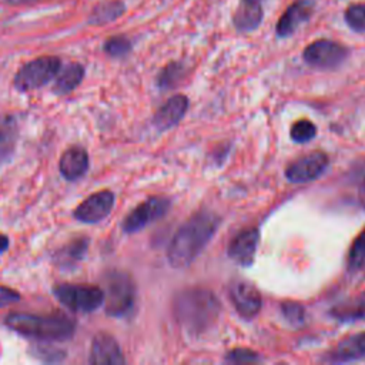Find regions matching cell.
Masks as SVG:
<instances>
[{
  "instance_id": "cell-1",
  "label": "cell",
  "mask_w": 365,
  "mask_h": 365,
  "mask_svg": "<svg viewBox=\"0 0 365 365\" xmlns=\"http://www.w3.org/2000/svg\"><path fill=\"white\" fill-rule=\"evenodd\" d=\"M220 222L221 218L208 210L191 215L170 241L167 250L170 265L174 268L188 267L210 242Z\"/></svg>"
},
{
  "instance_id": "cell-2",
  "label": "cell",
  "mask_w": 365,
  "mask_h": 365,
  "mask_svg": "<svg viewBox=\"0 0 365 365\" xmlns=\"http://www.w3.org/2000/svg\"><path fill=\"white\" fill-rule=\"evenodd\" d=\"M175 321L190 335L208 331L218 319L221 307L217 297L207 288H185L180 291L173 304Z\"/></svg>"
},
{
  "instance_id": "cell-3",
  "label": "cell",
  "mask_w": 365,
  "mask_h": 365,
  "mask_svg": "<svg viewBox=\"0 0 365 365\" xmlns=\"http://www.w3.org/2000/svg\"><path fill=\"white\" fill-rule=\"evenodd\" d=\"M4 322L14 332L38 341H66L76 331V322L63 314L11 312Z\"/></svg>"
},
{
  "instance_id": "cell-4",
  "label": "cell",
  "mask_w": 365,
  "mask_h": 365,
  "mask_svg": "<svg viewBox=\"0 0 365 365\" xmlns=\"http://www.w3.org/2000/svg\"><path fill=\"white\" fill-rule=\"evenodd\" d=\"M104 309L115 318L127 317L135 305V285L130 274L124 271H110L104 279Z\"/></svg>"
},
{
  "instance_id": "cell-5",
  "label": "cell",
  "mask_w": 365,
  "mask_h": 365,
  "mask_svg": "<svg viewBox=\"0 0 365 365\" xmlns=\"http://www.w3.org/2000/svg\"><path fill=\"white\" fill-rule=\"evenodd\" d=\"M60 68L61 61L58 57L43 56L21 66L14 76L13 84L19 91H31L50 83Z\"/></svg>"
},
{
  "instance_id": "cell-6",
  "label": "cell",
  "mask_w": 365,
  "mask_h": 365,
  "mask_svg": "<svg viewBox=\"0 0 365 365\" xmlns=\"http://www.w3.org/2000/svg\"><path fill=\"white\" fill-rule=\"evenodd\" d=\"M53 292L61 305L74 312H93L104 301L103 289L93 285L60 284Z\"/></svg>"
},
{
  "instance_id": "cell-7",
  "label": "cell",
  "mask_w": 365,
  "mask_h": 365,
  "mask_svg": "<svg viewBox=\"0 0 365 365\" xmlns=\"http://www.w3.org/2000/svg\"><path fill=\"white\" fill-rule=\"evenodd\" d=\"M349 50L334 40L321 38L308 44L302 53L304 61L315 68L329 70L341 66L348 57Z\"/></svg>"
},
{
  "instance_id": "cell-8",
  "label": "cell",
  "mask_w": 365,
  "mask_h": 365,
  "mask_svg": "<svg viewBox=\"0 0 365 365\" xmlns=\"http://www.w3.org/2000/svg\"><path fill=\"white\" fill-rule=\"evenodd\" d=\"M170 210V200L163 195L150 197L138 207H135L123 220L121 228L127 234H134L150 225L151 222L160 220Z\"/></svg>"
},
{
  "instance_id": "cell-9",
  "label": "cell",
  "mask_w": 365,
  "mask_h": 365,
  "mask_svg": "<svg viewBox=\"0 0 365 365\" xmlns=\"http://www.w3.org/2000/svg\"><path fill=\"white\" fill-rule=\"evenodd\" d=\"M329 160L324 151H314L299 157L288 165L285 177L289 182L302 184L319 178L328 168Z\"/></svg>"
},
{
  "instance_id": "cell-10",
  "label": "cell",
  "mask_w": 365,
  "mask_h": 365,
  "mask_svg": "<svg viewBox=\"0 0 365 365\" xmlns=\"http://www.w3.org/2000/svg\"><path fill=\"white\" fill-rule=\"evenodd\" d=\"M113 205L114 194L108 190L98 191L78 204L74 210V217L84 224H97L111 212Z\"/></svg>"
},
{
  "instance_id": "cell-11",
  "label": "cell",
  "mask_w": 365,
  "mask_h": 365,
  "mask_svg": "<svg viewBox=\"0 0 365 365\" xmlns=\"http://www.w3.org/2000/svg\"><path fill=\"white\" fill-rule=\"evenodd\" d=\"M230 299L234 304L237 312L245 319L254 318L262 305L259 291L255 288V285L244 279L234 281L230 285Z\"/></svg>"
},
{
  "instance_id": "cell-12",
  "label": "cell",
  "mask_w": 365,
  "mask_h": 365,
  "mask_svg": "<svg viewBox=\"0 0 365 365\" xmlns=\"http://www.w3.org/2000/svg\"><path fill=\"white\" fill-rule=\"evenodd\" d=\"M314 0H295L281 14L277 21L275 33L278 37L285 38L294 34L298 27L309 20L314 13Z\"/></svg>"
},
{
  "instance_id": "cell-13",
  "label": "cell",
  "mask_w": 365,
  "mask_h": 365,
  "mask_svg": "<svg viewBox=\"0 0 365 365\" xmlns=\"http://www.w3.org/2000/svg\"><path fill=\"white\" fill-rule=\"evenodd\" d=\"M88 362L96 365H120L125 362V358L123 356L117 341L111 335L98 332L93 338Z\"/></svg>"
},
{
  "instance_id": "cell-14",
  "label": "cell",
  "mask_w": 365,
  "mask_h": 365,
  "mask_svg": "<svg viewBox=\"0 0 365 365\" xmlns=\"http://www.w3.org/2000/svg\"><path fill=\"white\" fill-rule=\"evenodd\" d=\"M258 240L259 232L257 228L241 231L231 240L228 245V257L242 267L251 265L258 247Z\"/></svg>"
},
{
  "instance_id": "cell-15",
  "label": "cell",
  "mask_w": 365,
  "mask_h": 365,
  "mask_svg": "<svg viewBox=\"0 0 365 365\" xmlns=\"http://www.w3.org/2000/svg\"><path fill=\"white\" fill-rule=\"evenodd\" d=\"M365 356V332L354 334L344 338L332 351L324 358L327 362L344 364L358 361Z\"/></svg>"
},
{
  "instance_id": "cell-16",
  "label": "cell",
  "mask_w": 365,
  "mask_h": 365,
  "mask_svg": "<svg viewBox=\"0 0 365 365\" xmlns=\"http://www.w3.org/2000/svg\"><path fill=\"white\" fill-rule=\"evenodd\" d=\"M188 107V98L182 94L170 97L154 114L153 123L160 131L168 130L180 123Z\"/></svg>"
},
{
  "instance_id": "cell-17",
  "label": "cell",
  "mask_w": 365,
  "mask_h": 365,
  "mask_svg": "<svg viewBox=\"0 0 365 365\" xmlns=\"http://www.w3.org/2000/svg\"><path fill=\"white\" fill-rule=\"evenodd\" d=\"M58 168L61 175L67 181H76L86 174L88 170V154L81 147H70L67 148L58 163Z\"/></svg>"
},
{
  "instance_id": "cell-18",
  "label": "cell",
  "mask_w": 365,
  "mask_h": 365,
  "mask_svg": "<svg viewBox=\"0 0 365 365\" xmlns=\"http://www.w3.org/2000/svg\"><path fill=\"white\" fill-rule=\"evenodd\" d=\"M19 123L13 114H0V167L6 164L17 145Z\"/></svg>"
},
{
  "instance_id": "cell-19",
  "label": "cell",
  "mask_w": 365,
  "mask_h": 365,
  "mask_svg": "<svg viewBox=\"0 0 365 365\" xmlns=\"http://www.w3.org/2000/svg\"><path fill=\"white\" fill-rule=\"evenodd\" d=\"M331 317L341 322H351L365 318V291H361L356 295H352L336 305L329 311Z\"/></svg>"
},
{
  "instance_id": "cell-20",
  "label": "cell",
  "mask_w": 365,
  "mask_h": 365,
  "mask_svg": "<svg viewBox=\"0 0 365 365\" xmlns=\"http://www.w3.org/2000/svg\"><path fill=\"white\" fill-rule=\"evenodd\" d=\"M262 16H264L262 6L248 4L241 1L232 16V23L235 29L240 31H251L261 24Z\"/></svg>"
},
{
  "instance_id": "cell-21",
  "label": "cell",
  "mask_w": 365,
  "mask_h": 365,
  "mask_svg": "<svg viewBox=\"0 0 365 365\" xmlns=\"http://www.w3.org/2000/svg\"><path fill=\"white\" fill-rule=\"evenodd\" d=\"M84 77V67L80 63H70L64 68H60L54 81L53 91L57 94H67L73 91Z\"/></svg>"
},
{
  "instance_id": "cell-22",
  "label": "cell",
  "mask_w": 365,
  "mask_h": 365,
  "mask_svg": "<svg viewBox=\"0 0 365 365\" xmlns=\"http://www.w3.org/2000/svg\"><path fill=\"white\" fill-rule=\"evenodd\" d=\"M124 11H125V6L121 0H103L93 9L88 17V23L93 26L107 24L118 19Z\"/></svg>"
},
{
  "instance_id": "cell-23",
  "label": "cell",
  "mask_w": 365,
  "mask_h": 365,
  "mask_svg": "<svg viewBox=\"0 0 365 365\" xmlns=\"http://www.w3.org/2000/svg\"><path fill=\"white\" fill-rule=\"evenodd\" d=\"M87 248H88V240L86 237L76 238L67 242L64 247H61L56 252V262L58 265L70 267L83 259V257L87 252Z\"/></svg>"
},
{
  "instance_id": "cell-24",
  "label": "cell",
  "mask_w": 365,
  "mask_h": 365,
  "mask_svg": "<svg viewBox=\"0 0 365 365\" xmlns=\"http://www.w3.org/2000/svg\"><path fill=\"white\" fill-rule=\"evenodd\" d=\"M182 76H184V66L178 61H173L160 71L157 77V86L163 90L171 88L181 80Z\"/></svg>"
},
{
  "instance_id": "cell-25",
  "label": "cell",
  "mask_w": 365,
  "mask_h": 365,
  "mask_svg": "<svg viewBox=\"0 0 365 365\" xmlns=\"http://www.w3.org/2000/svg\"><path fill=\"white\" fill-rule=\"evenodd\" d=\"M348 267L351 271L365 268V230L356 237V240L351 245L348 254Z\"/></svg>"
},
{
  "instance_id": "cell-26",
  "label": "cell",
  "mask_w": 365,
  "mask_h": 365,
  "mask_svg": "<svg viewBox=\"0 0 365 365\" xmlns=\"http://www.w3.org/2000/svg\"><path fill=\"white\" fill-rule=\"evenodd\" d=\"M344 17L349 29L358 33H365V3H355L348 6Z\"/></svg>"
},
{
  "instance_id": "cell-27",
  "label": "cell",
  "mask_w": 365,
  "mask_h": 365,
  "mask_svg": "<svg viewBox=\"0 0 365 365\" xmlns=\"http://www.w3.org/2000/svg\"><path fill=\"white\" fill-rule=\"evenodd\" d=\"M289 134H291L292 141H295V143H307V141H309V140H312L315 137L317 127H315V124L312 121L302 118V120L294 123V125L291 127Z\"/></svg>"
},
{
  "instance_id": "cell-28",
  "label": "cell",
  "mask_w": 365,
  "mask_h": 365,
  "mask_svg": "<svg viewBox=\"0 0 365 365\" xmlns=\"http://www.w3.org/2000/svg\"><path fill=\"white\" fill-rule=\"evenodd\" d=\"M131 50V41L124 36H114L104 43V51L111 57H123Z\"/></svg>"
},
{
  "instance_id": "cell-29",
  "label": "cell",
  "mask_w": 365,
  "mask_h": 365,
  "mask_svg": "<svg viewBox=\"0 0 365 365\" xmlns=\"http://www.w3.org/2000/svg\"><path fill=\"white\" fill-rule=\"evenodd\" d=\"M281 311L292 325H301L304 322L305 308L301 304L294 301H285L281 304Z\"/></svg>"
},
{
  "instance_id": "cell-30",
  "label": "cell",
  "mask_w": 365,
  "mask_h": 365,
  "mask_svg": "<svg viewBox=\"0 0 365 365\" xmlns=\"http://www.w3.org/2000/svg\"><path fill=\"white\" fill-rule=\"evenodd\" d=\"M225 361L232 362V364H251V362L259 361V356L257 352H254L251 349L235 348V349H231L225 355Z\"/></svg>"
},
{
  "instance_id": "cell-31",
  "label": "cell",
  "mask_w": 365,
  "mask_h": 365,
  "mask_svg": "<svg viewBox=\"0 0 365 365\" xmlns=\"http://www.w3.org/2000/svg\"><path fill=\"white\" fill-rule=\"evenodd\" d=\"M20 301V294L9 287H0V307Z\"/></svg>"
},
{
  "instance_id": "cell-32",
  "label": "cell",
  "mask_w": 365,
  "mask_h": 365,
  "mask_svg": "<svg viewBox=\"0 0 365 365\" xmlns=\"http://www.w3.org/2000/svg\"><path fill=\"white\" fill-rule=\"evenodd\" d=\"M10 245V241H9V237L4 235V234H0V254L4 252Z\"/></svg>"
},
{
  "instance_id": "cell-33",
  "label": "cell",
  "mask_w": 365,
  "mask_h": 365,
  "mask_svg": "<svg viewBox=\"0 0 365 365\" xmlns=\"http://www.w3.org/2000/svg\"><path fill=\"white\" fill-rule=\"evenodd\" d=\"M358 180L361 182V185L365 187V164L361 167V170L358 171Z\"/></svg>"
},
{
  "instance_id": "cell-34",
  "label": "cell",
  "mask_w": 365,
  "mask_h": 365,
  "mask_svg": "<svg viewBox=\"0 0 365 365\" xmlns=\"http://www.w3.org/2000/svg\"><path fill=\"white\" fill-rule=\"evenodd\" d=\"M242 3H248V4H259L264 1V0H241Z\"/></svg>"
},
{
  "instance_id": "cell-35",
  "label": "cell",
  "mask_w": 365,
  "mask_h": 365,
  "mask_svg": "<svg viewBox=\"0 0 365 365\" xmlns=\"http://www.w3.org/2000/svg\"><path fill=\"white\" fill-rule=\"evenodd\" d=\"M10 1H13V3H21V1H26V0H10Z\"/></svg>"
}]
</instances>
